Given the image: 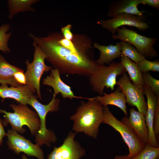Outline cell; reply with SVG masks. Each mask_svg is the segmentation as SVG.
Returning <instances> with one entry per match:
<instances>
[{
    "label": "cell",
    "instance_id": "6da1fadb",
    "mask_svg": "<svg viewBox=\"0 0 159 159\" xmlns=\"http://www.w3.org/2000/svg\"><path fill=\"white\" fill-rule=\"evenodd\" d=\"M30 37L33 42L40 46L46 56V59L60 74L88 77L98 65L94 58L93 52L75 53L59 44L58 32L50 33L45 37L32 34Z\"/></svg>",
    "mask_w": 159,
    "mask_h": 159
},
{
    "label": "cell",
    "instance_id": "7a4b0ae2",
    "mask_svg": "<svg viewBox=\"0 0 159 159\" xmlns=\"http://www.w3.org/2000/svg\"><path fill=\"white\" fill-rule=\"evenodd\" d=\"M103 117V106L94 97L86 102L81 100L75 113L70 117L73 122L72 130L76 133L83 132L96 139Z\"/></svg>",
    "mask_w": 159,
    "mask_h": 159
},
{
    "label": "cell",
    "instance_id": "3957f363",
    "mask_svg": "<svg viewBox=\"0 0 159 159\" xmlns=\"http://www.w3.org/2000/svg\"><path fill=\"white\" fill-rule=\"evenodd\" d=\"M10 107L13 112H8L0 108V113L3 114L4 125L9 124L12 129L20 134L25 132L24 125L29 127L31 134L35 135L40 127V121L37 113L30 109L26 105L12 103Z\"/></svg>",
    "mask_w": 159,
    "mask_h": 159
},
{
    "label": "cell",
    "instance_id": "277c9868",
    "mask_svg": "<svg viewBox=\"0 0 159 159\" xmlns=\"http://www.w3.org/2000/svg\"><path fill=\"white\" fill-rule=\"evenodd\" d=\"M126 72L120 62H112L108 66L98 64L88 77L90 85L93 91L102 96L105 88L114 90L117 84V76Z\"/></svg>",
    "mask_w": 159,
    "mask_h": 159
},
{
    "label": "cell",
    "instance_id": "5b68a950",
    "mask_svg": "<svg viewBox=\"0 0 159 159\" xmlns=\"http://www.w3.org/2000/svg\"><path fill=\"white\" fill-rule=\"evenodd\" d=\"M103 117L102 123L107 124L118 132L127 146L129 159L138 154L145 145L143 144L132 128L129 125L115 117L107 106H103Z\"/></svg>",
    "mask_w": 159,
    "mask_h": 159
},
{
    "label": "cell",
    "instance_id": "8992f818",
    "mask_svg": "<svg viewBox=\"0 0 159 159\" xmlns=\"http://www.w3.org/2000/svg\"><path fill=\"white\" fill-rule=\"evenodd\" d=\"M60 102L59 99L53 96L52 100L48 104L43 105L38 101L37 96L34 95L28 102V104L36 110L40 121V129L35 135L36 143L39 146L45 144L49 147L51 145V143L56 141L57 138L54 132L46 128L45 120L47 115L49 112L59 110Z\"/></svg>",
    "mask_w": 159,
    "mask_h": 159
},
{
    "label": "cell",
    "instance_id": "52a82bcc",
    "mask_svg": "<svg viewBox=\"0 0 159 159\" xmlns=\"http://www.w3.org/2000/svg\"><path fill=\"white\" fill-rule=\"evenodd\" d=\"M32 45L34 48L33 61L30 63L27 60L25 62L26 66L24 73L26 85L34 93L36 91L37 97L42 100L40 80L43 74L50 71L52 68L45 64L46 56L40 46L34 42Z\"/></svg>",
    "mask_w": 159,
    "mask_h": 159
},
{
    "label": "cell",
    "instance_id": "ba28073f",
    "mask_svg": "<svg viewBox=\"0 0 159 159\" xmlns=\"http://www.w3.org/2000/svg\"><path fill=\"white\" fill-rule=\"evenodd\" d=\"M121 27L117 29L116 34H112V37L113 39H119L132 45L145 59H151L158 56V53L153 47L158 39L157 38L148 37L132 29L124 26Z\"/></svg>",
    "mask_w": 159,
    "mask_h": 159
},
{
    "label": "cell",
    "instance_id": "9c48e42d",
    "mask_svg": "<svg viewBox=\"0 0 159 159\" xmlns=\"http://www.w3.org/2000/svg\"><path fill=\"white\" fill-rule=\"evenodd\" d=\"M6 136L9 148L16 154L19 155L22 152L38 159H45L43 151L39 145L33 144L14 130H8Z\"/></svg>",
    "mask_w": 159,
    "mask_h": 159
},
{
    "label": "cell",
    "instance_id": "30bf717a",
    "mask_svg": "<svg viewBox=\"0 0 159 159\" xmlns=\"http://www.w3.org/2000/svg\"><path fill=\"white\" fill-rule=\"evenodd\" d=\"M121 91L125 96L126 102L130 106L135 107L138 111L145 117L147 109V102L144 95L143 91L131 83L125 73L122 75L117 82Z\"/></svg>",
    "mask_w": 159,
    "mask_h": 159
},
{
    "label": "cell",
    "instance_id": "8fae6325",
    "mask_svg": "<svg viewBox=\"0 0 159 159\" xmlns=\"http://www.w3.org/2000/svg\"><path fill=\"white\" fill-rule=\"evenodd\" d=\"M76 133L70 131L62 144L55 146L47 159H80L85 155L84 148L75 140Z\"/></svg>",
    "mask_w": 159,
    "mask_h": 159
},
{
    "label": "cell",
    "instance_id": "7c38bea8",
    "mask_svg": "<svg viewBox=\"0 0 159 159\" xmlns=\"http://www.w3.org/2000/svg\"><path fill=\"white\" fill-rule=\"evenodd\" d=\"M97 23L112 34H115L117 29L123 26H133L143 32L150 28L148 22L140 17L128 14H120L112 18L100 20Z\"/></svg>",
    "mask_w": 159,
    "mask_h": 159
},
{
    "label": "cell",
    "instance_id": "4fadbf2b",
    "mask_svg": "<svg viewBox=\"0 0 159 159\" xmlns=\"http://www.w3.org/2000/svg\"><path fill=\"white\" fill-rule=\"evenodd\" d=\"M143 93L147 99V109L145 119L149 135L147 144L154 147H159L154 130L153 122L155 112L159 101V97L156 96L145 84L144 87Z\"/></svg>",
    "mask_w": 159,
    "mask_h": 159
},
{
    "label": "cell",
    "instance_id": "5bb4252c",
    "mask_svg": "<svg viewBox=\"0 0 159 159\" xmlns=\"http://www.w3.org/2000/svg\"><path fill=\"white\" fill-rule=\"evenodd\" d=\"M49 75L43 79L42 84L51 86L53 88V96L60 93L62 98L73 100L74 98L89 100L91 98L77 96L75 95L71 87L64 83L62 80L59 71L54 68H52Z\"/></svg>",
    "mask_w": 159,
    "mask_h": 159
},
{
    "label": "cell",
    "instance_id": "9a60e30c",
    "mask_svg": "<svg viewBox=\"0 0 159 159\" xmlns=\"http://www.w3.org/2000/svg\"><path fill=\"white\" fill-rule=\"evenodd\" d=\"M121 121L130 126L140 140L146 145L149 138V132L145 117L141 112L132 108L129 110V116L123 117Z\"/></svg>",
    "mask_w": 159,
    "mask_h": 159
},
{
    "label": "cell",
    "instance_id": "2e32d148",
    "mask_svg": "<svg viewBox=\"0 0 159 159\" xmlns=\"http://www.w3.org/2000/svg\"><path fill=\"white\" fill-rule=\"evenodd\" d=\"M138 0H117L111 2L109 5L108 16L111 18L122 14L133 15L140 17L148 22L143 17L145 12L140 11L138 8Z\"/></svg>",
    "mask_w": 159,
    "mask_h": 159
},
{
    "label": "cell",
    "instance_id": "e0dca14e",
    "mask_svg": "<svg viewBox=\"0 0 159 159\" xmlns=\"http://www.w3.org/2000/svg\"><path fill=\"white\" fill-rule=\"evenodd\" d=\"M34 93L26 85L17 87L8 86L7 84L0 85V97L3 99H14L19 104L26 105Z\"/></svg>",
    "mask_w": 159,
    "mask_h": 159
},
{
    "label": "cell",
    "instance_id": "ac0fdd59",
    "mask_svg": "<svg viewBox=\"0 0 159 159\" xmlns=\"http://www.w3.org/2000/svg\"><path fill=\"white\" fill-rule=\"evenodd\" d=\"M121 42H117L115 45L112 44L102 45L95 42L93 44V47L100 51L99 57L96 60L97 64L104 65L110 64L114 59L120 57L121 56Z\"/></svg>",
    "mask_w": 159,
    "mask_h": 159
},
{
    "label": "cell",
    "instance_id": "d6986e66",
    "mask_svg": "<svg viewBox=\"0 0 159 159\" xmlns=\"http://www.w3.org/2000/svg\"><path fill=\"white\" fill-rule=\"evenodd\" d=\"M94 97L103 106L108 105L116 106L122 110L125 116L128 115L126 97L119 88L112 93L107 94L105 92L102 95Z\"/></svg>",
    "mask_w": 159,
    "mask_h": 159
},
{
    "label": "cell",
    "instance_id": "ffe728a7",
    "mask_svg": "<svg viewBox=\"0 0 159 159\" xmlns=\"http://www.w3.org/2000/svg\"><path fill=\"white\" fill-rule=\"evenodd\" d=\"M120 63L128 73L129 78L133 84L138 88L143 91L145 84L142 73L135 63L123 55H121Z\"/></svg>",
    "mask_w": 159,
    "mask_h": 159
},
{
    "label": "cell",
    "instance_id": "44dd1931",
    "mask_svg": "<svg viewBox=\"0 0 159 159\" xmlns=\"http://www.w3.org/2000/svg\"><path fill=\"white\" fill-rule=\"evenodd\" d=\"M37 0H9L7 4L9 8V18L11 19L19 12L26 11L34 12V9L31 6L39 1Z\"/></svg>",
    "mask_w": 159,
    "mask_h": 159
},
{
    "label": "cell",
    "instance_id": "7402d4cb",
    "mask_svg": "<svg viewBox=\"0 0 159 159\" xmlns=\"http://www.w3.org/2000/svg\"><path fill=\"white\" fill-rule=\"evenodd\" d=\"M24 71L9 63L4 57L0 54V79H14V74L17 72Z\"/></svg>",
    "mask_w": 159,
    "mask_h": 159
},
{
    "label": "cell",
    "instance_id": "603a6c76",
    "mask_svg": "<svg viewBox=\"0 0 159 159\" xmlns=\"http://www.w3.org/2000/svg\"><path fill=\"white\" fill-rule=\"evenodd\" d=\"M121 42V55L127 57L135 63L145 59L132 45L128 43Z\"/></svg>",
    "mask_w": 159,
    "mask_h": 159
},
{
    "label": "cell",
    "instance_id": "cb8c5ba5",
    "mask_svg": "<svg viewBox=\"0 0 159 159\" xmlns=\"http://www.w3.org/2000/svg\"><path fill=\"white\" fill-rule=\"evenodd\" d=\"M10 29V25L8 24H4L0 26V50L6 53H9L10 51L8 42L12 33L8 32Z\"/></svg>",
    "mask_w": 159,
    "mask_h": 159
},
{
    "label": "cell",
    "instance_id": "d4e9b609",
    "mask_svg": "<svg viewBox=\"0 0 159 159\" xmlns=\"http://www.w3.org/2000/svg\"><path fill=\"white\" fill-rule=\"evenodd\" d=\"M159 156V147H154L147 144L142 151L130 159H156Z\"/></svg>",
    "mask_w": 159,
    "mask_h": 159
},
{
    "label": "cell",
    "instance_id": "484cf974",
    "mask_svg": "<svg viewBox=\"0 0 159 159\" xmlns=\"http://www.w3.org/2000/svg\"><path fill=\"white\" fill-rule=\"evenodd\" d=\"M135 63L142 73L148 72L150 71L159 72L158 60L151 61L145 59Z\"/></svg>",
    "mask_w": 159,
    "mask_h": 159
},
{
    "label": "cell",
    "instance_id": "4316f807",
    "mask_svg": "<svg viewBox=\"0 0 159 159\" xmlns=\"http://www.w3.org/2000/svg\"><path fill=\"white\" fill-rule=\"evenodd\" d=\"M142 75L144 84L156 96L159 97V80L153 78L149 72L143 73Z\"/></svg>",
    "mask_w": 159,
    "mask_h": 159
},
{
    "label": "cell",
    "instance_id": "83f0119b",
    "mask_svg": "<svg viewBox=\"0 0 159 159\" xmlns=\"http://www.w3.org/2000/svg\"><path fill=\"white\" fill-rule=\"evenodd\" d=\"M153 129L156 137L158 136L159 133V101L158 102L155 112Z\"/></svg>",
    "mask_w": 159,
    "mask_h": 159
},
{
    "label": "cell",
    "instance_id": "f1b7e54d",
    "mask_svg": "<svg viewBox=\"0 0 159 159\" xmlns=\"http://www.w3.org/2000/svg\"><path fill=\"white\" fill-rule=\"evenodd\" d=\"M72 26L67 24L61 29V33L64 37L67 40L72 41L74 37V34L71 31Z\"/></svg>",
    "mask_w": 159,
    "mask_h": 159
},
{
    "label": "cell",
    "instance_id": "f546056e",
    "mask_svg": "<svg viewBox=\"0 0 159 159\" xmlns=\"http://www.w3.org/2000/svg\"><path fill=\"white\" fill-rule=\"evenodd\" d=\"M14 77L15 80L21 85H26V78L24 71L16 72L14 74Z\"/></svg>",
    "mask_w": 159,
    "mask_h": 159
},
{
    "label": "cell",
    "instance_id": "4dcf8cb0",
    "mask_svg": "<svg viewBox=\"0 0 159 159\" xmlns=\"http://www.w3.org/2000/svg\"><path fill=\"white\" fill-rule=\"evenodd\" d=\"M139 4H147L157 9H159V0H138Z\"/></svg>",
    "mask_w": 159,
    "mask_h": 159
},
{
    "label": "cell",
    "instance_id": "1f68e13d",
    "mask_svg": "<svg viewBox=\"0 0 159 159\" xmlns=\"http://www.w3.org/2000/svg\"><path fill=\"white\" fill-rule=\"evenodd\" d=\"M0 84H9L12 86L15 87L21 85L18 83L15 79L10 80L0 79Z\"/></svg>",
    "mask_w": 159,
    "mask_h": 159
},
{
    "label": "cell",
    "instance_id": "d6a6232c",
    "mask_svg": "<svg viewBox=\"0 0 159 159\" xmlns=\"http://www.w3.org/2000/svg\"><path fill=\"white\" fill-rule=\"evenodd\" d=\"M4 127L3 120L0 118V146L2 145L4 138L6 136Z\"/></svg>",
    "mask_w": 159,
    "mask_h": 159
},
{
    "label": "cell",
    "instance_id": "836d02e7",
    "mask_svg": "<svg viewBox=\"0 0 159 159\" xmlns=\"http://www.w3.org/2000/svg\"><path fill=\"white\" fill-rule=\"evenodd\" d=\"M113 159H129L127 155H116Z\"/></svg>",
    "mask_w": 159,
    "mask_h": 159
},
{
    "label": "cell",
    "instance_id": "e575fe53",
    "mask_svg": "<svg viewBox=\"0 0 159 159\" xmlns=\"http://www.w3.org/2000/svg\"><path fill=\"white\" fill-rule=\"evenodd\" d=\"M21 157L22 159H28L26 156L24 154L21 156Z\"/></svg>",
    "mask_w": 159,
    "mask_h": 159
},
{
    "label": "cell",
    "instance_id": "d590c367",
    "mask_svg": "<svg viewBox=\"0 0 159 159\" xmlns=\"http://www.w3.org/2000/svg\"><path fill=\"white\" fill-rule=\"evenodd\" d=\"M156 159H159V157H158V158H157Z\"/></svg>",
    "mask_w": 159,
    "mask_h": 159
}]
</instances>
